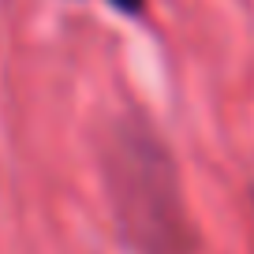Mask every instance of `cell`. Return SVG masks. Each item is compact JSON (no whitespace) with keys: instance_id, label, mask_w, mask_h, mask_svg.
I'll return each instance as SVG.
<instances>
[{"instance_id":"obj_1","label":"cell","mask_w":254,"mask_h":254,"mask_svg":"<svg viewBox=\"0 0 254 254\" xmlns=\"http://www.w3.org/2000/svg\"><path fill=\"white\" fill-rule=\"evenodd\" d=\"M116 232L135 254H190L194 228L172 153L146 124H116L105 150Z\"/></svg>"},{"instance_id":"obj_2","label":"cell","mask_w":254,"mask_h":254,"mask_svg":"<svg viewBox=\"0 0 254 254\" xmlns=\"http://www.w3.org/2000/svg\"><path fill=\"white\" fill-rule=\"evenodd\" d=\"M112 4H116L120 11H127V15H138V11H142V0H112Z\"/></svg>"}]
</instances>
